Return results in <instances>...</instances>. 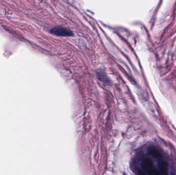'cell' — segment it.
<instances>
[{
	"instance_id": "6da1fadb",
	"label": "cell",
	"mask_w": 176,
	"mask_h": 175,
	"mask_svg": "<svg viewBox=\"0 0 176 175\" xmlns=\"http://www.w3.org/2000/svg\"><path fill=\"white\" fill-rule=\"evenodd\" d=\"M51 33L54 35L62 37H69L73 35V32L69 29L61 26H57L52 28L50 31Z\"/></svg>"
},
{
	"instance_id": "7a4b0ae2",
	"label": "cell",
	"mask_w": 176,
	"mask_h": 175,
	"mask_svg": "<svg viewBox=\"0 0 176 175\" xmlns=\"http://www.w3.org/2000/svg\"><path fill=\"white\" fill-rule=\"evenodd\" d=\"M142 166L145 172H146L148 174L150 173L152 171H153L155 169L152 162L149 159L144 160V161L143 162Z\"/></svg>"
},
{
	"instance_id": "3957f363",
	"label": "cell",
	"mask_w": 176,
	"mask_h": 175,
	"mask_svg": "<svg viewBox=\"0 0 176 175\" xmlns=\"http://www.w3.org/2000/svg\"><path fill=\"white\" fill-rule=\"evenodd\" d=\"M159 175H168V164L166 161H162L159 163Z\"/></svg>"
},
{
	"instance_id": "277c9868",
	"label": "cell",
	"mask_w": 176,
	"mask_h": 175,
	"mask_svg": "<svg viewBox=\"0 0 176 175\" xmlns=\"http://www.w3.org/2000/svg\"><path fill=\"white\" fill-rule=\"evenodd\" d=\"M149 153L151 155L155 158V159H160L162 158L161 153L155 148H151L149 149Z\"/></svg>"
},
{
	"instance_id": "5b68a950",
	"label": "cell",
	"mask_w": 176,
	"mask_h": 175,
	"mask_svg": "<svg viewBox=\"0 0 176 175\" xmlns=\"http://www.w3.org/2000/svg\"><path fill=\"white\" fill-rule=\"evenodd\" d=\"M139 175H146L145 173H144V172H142V171H140L139 172Z\"/></svg>"
}]
</instances>
